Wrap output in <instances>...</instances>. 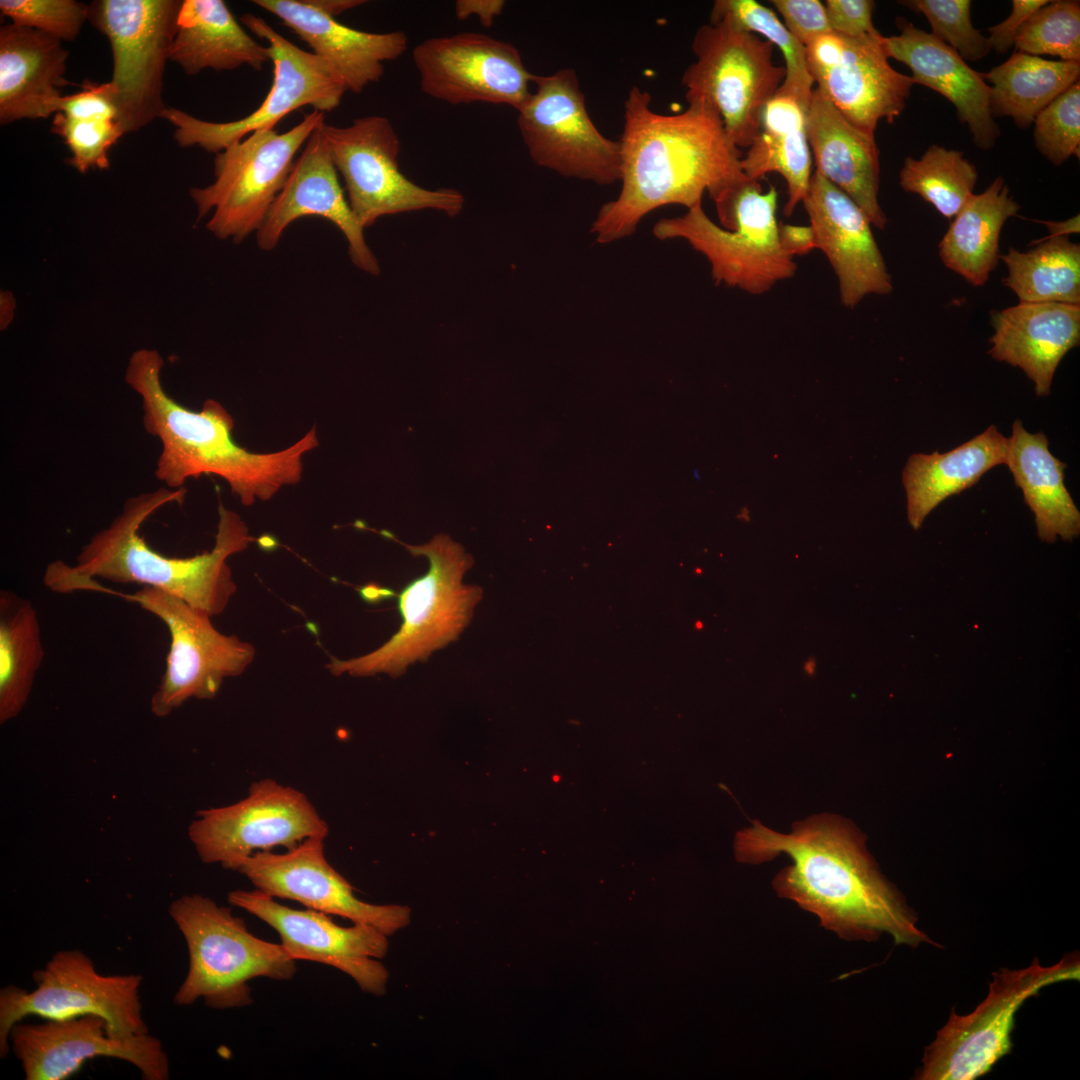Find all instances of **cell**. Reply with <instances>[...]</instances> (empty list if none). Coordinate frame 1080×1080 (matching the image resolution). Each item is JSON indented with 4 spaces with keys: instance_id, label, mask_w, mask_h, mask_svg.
I'll return each mask as SVG.
<instances>
[{
    "instance_id": "cell-1",
    "label": "cell",
    "mask_w": 1080,
    "mask_h": 1080,
    "mask_svg": "<svg viewBox=\"0 0 1080 1080\" xmlns=\"http://www.w3.org/2000/svg\"><path fill=\"white\" fill-rule=\"evenodd\" d=\"M751 823L736 834L737 860L760 864L789 856L792 864L775 876L773 888L817 916L825 929L846 941L871 942L887 934L897 945L934 944L849 821L824 813L796 822L789 834Z\"/></svg>"
},
{
    "instance_id": "cell-2",
    "label": "cell",
    "mask_w": 1080,
    "mask_h": 1080,
    "mask_svg": "<svg viewBox=\"0 0 1080 1080\" xmlns=\"http://www.w3.org/2000/svg\"><path fill=\"white\" fill-rule=\"evenodd\" d=\"M651 100L649 92L632 86L624 102L621 191L593 222L599 243L631 235L654 209L672 204L690 209L701 203L704 191L714 199L747 178L741 149L711 105L689 102L682 113L664 115L652 110Z\"/></svg>"
},
{
    "instance_id": "cell-3",
    "label": "cell",
    "mask_w": 1080,
    "mask_h": 1080,
    "mask_svg": "<svg viewBox=\"0 0 1080 1080\" xmlns=\"http://www.w3.org/2000/svg\"><path fill=\"white\" fill-rule=\"evenodd\" d=\"M163 366L157 350L138 349L129 358L124 379L141 398L145 431L161 443L154 474L166 488L179 489L188 479L216 475L242 505L250 506L301 480L304 456L319 445L315 427L285 449L250 452L234 442V420L220 402L207 399L193 411L170 397L161 382Z\"/></svg>"
},
{
    "instance_id": "cell-4",
    "label": "cell",
    "mask_w": 1080,
    "mask_h": 1080,
    "mask_svg": "<svg viewBox=\"0 0 1080 1080\" xmlns=\"http://www.w3.org/2000/svg\"><path fill=\"white\" fill-rule=\"evenodd\" d=\"M186 493L185 487H165L129 497L109 526L82 546L75 565L56 560L47 566L44 585L57 593H72L79 583L96 577L141 584L170 593L211 617L220 615L237 590L227 559L254 540L241 517L220 501L214 547L187 558L159 553L139 533L159 509L182 504Z\"/></svg>"
},
{
    "instance_id": "cell-5",
    "label": "cell",
    "mask_w": 1080,
    "mask_h": 1080,
    "mask_svg": "<svg viewBox=\"0 0 1080 1080\" xmlns=\"http://www.w3.org/2000/svg\"><path fill=\"white\" fill-rule=\"evenodd\" d=\"M402 545L413 556H425L428 571L397 595L402 618L399 630L374 651L348 660L330 657L332 675L354 677L405 674L415 662H425L437 650L456 641L472 620L483 597L482 587L463 583L473 566L472 556L446 534L422 545Z\"/></svg>"
},
{
    "instance_id": "cell-6",
    "label": "cell",
    "mask_w": 1080,
    "mask_h": 1080,
    "mask_svg": "<svg viewBox=\"0 0 1080 1080\" xmlns=\"http://www.w3.org/2000/svg\"><path fill=\"white\" fill-rule=\"evenodd\" d=\"M712 200L722 227L699 203L680 217L658 221L654 235L686 240L707 258L716 284L752 295L764 294L795 275L797 264L779 243L775 187L763 192L759 181L747 177Z\"/></svg>"
},
{
    "instance_id": "cell-7",
    "label": "cell",
    "mask_w": 1080,
    "mask_h": 1080,
    "mask_svg": "<svg viewBox=\"0 0 1080 1080\" xmlns=\"http://www.w3.org/2000/svg\"><path fill=\"white\" fill-rule=\"evenodd\" d=\"M169 914L189 953L187 975L174 996L177 1005L203 999L215 1009L247 1006L250 980H290L296 973V961L280 943L256 937L231 908L209 897L183 895L170 904Z\"/></svg>"
},
{
    "instance_id": "cell-8",
    "label": "cell",
    "mask_w": 1080,
    "mask_h": 1080,
    "mask_svg": "<svg viewBox=\"0 0 1080 1080\" xmlns=\"http://www.w3.org/2000/svg\"><path fill=\"white\" fill-rule=\"evenodd\" d=\"M692 51L696 59L681 80L687 102L711 105L730 140L739 149L750 147L763 109L786 74L773 61L774 45L722 20L697 29Z\"/></svg>"
},
{
    "instance_id": "cell-9",
    "label": "cell",
    "mask_w": 1080,
    "mask_h": 1080,
    "mask_svg": "<svg viewBox=\"0 0 1080 1080\" xmlns=\"http://www.w3.org/2000/svg\"><path fill=\"white\" fill-rule=\"evenodd\" d=\"M986 998L966 1015L952 1011L935 1039L924 1048L920 1080H974L987 1074L1012 1049L1015 1016L1023 1003L1043 988L1079 980L1078 954L1043 966L1037 958L1026 968H1002L992 974Z\"/></svg>"
},
{
    "instance_id": "cell-10",
    "label": "cell",
    "mask_w": 1080,
    "mask_h": 1080,
    "mask_svg": "<svg viewBox=\"0 0 1080 1080\" xmlns=\"http://www.w3.org/2000/svg\"><path fill=\"white\" fill-rule=\"evenodd\" d=\"M324 113L313 110L284 133L263 129L216 154L212 184L190 189L198 219L217 238L239 243L261 228L292 170L295 155Z\"/></svg>"
},
{
    "instance_id": "cell-11",
    "label": "cell",
    "mask_w": 1080,
    "mask_h": 1080,
    "mask_svg": "<svg viewBox=\"0 0 1080 1080\" xmlns=\"http://www.w3.org/2000/svg\"><path fill=\"white\" fill-rule=\"evenodd\" d=\"M119 596L138 604L159 618L168 628L170 648L166 668L153 693L150 709L156 717H166L191 698L212 699L227 677L242 674L255 656V648L234 635H224L211 623V616L165 591L142 586L125 594L99 584L84 582L80 591Z\"/></svg>"
},
{
    "instance_id": "cell-12",
    "label": "cell",
    "mask_w": 1080,
    "mask_h": 1080,
    "mask_svg": "<svg viewBox=\"0 0 1080 1080\" xmlns=\"http://www.w3.org/2000/svg\"><path fill=\"white\" fill-rule=\"evenodd\" d=\"M33 979L37 986L33 991L16 986L0 990L1 1058L10 1052L12 1027L31 1015L45 1020L96 1015L105 1020L108 1035L115 1038L148 1033L140 975H102L82 951L62 950L35 971Z\"/></svg>"
},
{
    "instance_id": "cell-13",
    "label": "cell",
    "mask_w": 1080,
    "mask_h": 1080,
    "mask_svg": "<svg viewBox=\"0 0 1080 1080\" xmlns=\"http://www.w3.org/2000/svg\"><path fill=\"white\" fill-rule=\"evenodd\" d=\"M179 0H97L88 4V21L110 42L117 121L124 133L136 132L166 106L162 99L165 65L177 31Z\"/></svg>"
},
{
    "instance_id": "cell-14",
    "label": "cell",
    "mask_w": 1080,
    "mask_h": 1080,
    "mask_svg": "<svg viewBox=\"0 0 1080 1080\" xmlns=\"http://www.w3.org/2000/svg\"><path fill=\"white\" fill-rule=\"evenodd\" d=\"M240 21L268 42L274 66L271 89L251 114L229 122H210L166 107L161 118L174 125V138L180 147L196 145L217 154L248 134L273 129L282 118L303 106L322 113L332 111L347 92L343 80L327 61L294 45L263 18L246 13Z\"/></svg>"
},
{
    "instance_id": "cell-15",
    "label": "cell",
    "mask_w": 1080,
    "mask_h": 1080,
    "mask_svg": "<svg viewBox=\"0 0 1080 1080\" xmlns=\"http://www.w3.org/2000/svg\"><path fill=\"white\" fill-rule=\"evenodd\" d=\"M323 130L348 203L364 229L386 215L433 209L454 217L462 211L465 199L458 190L423 188L401 172L400 140L388 118L359 117L346 127L324 123Z\"/></svg>"
},
{
    "instance_id": "cell-16",
    "label": "cell",
    "mask_w": 1080,
    "mask_h": 1080,
    "mask_svg": "<svg viewBox=\"0 0 1080 1080\" xmlns=\"http://www.w3.org/2000/svg\"><path fill=\"white\" fill-rule=\"evenodd\" d=\"M532 83L536 90L517 110V125L533 162L601 185L620 181L619 141L605 137L590 119L576 71L533 75Z\"/></svg>"
},
{
    "instance_id": "cell-17",
    "label": "cell",
    "mask_w": 1080,
    "mask_h": 1080,
    "mask_svg": "<svg viewBox=\"0 0 1080 1080\" xmlns=\"http://www.w3.org/2000/svg\"><path fill=\"white\" fill-rule=\"evenodd\" d=\"M328 830L304 793L264 778L236 803L197 811L188 837L203 863L237 871L256 852L290 850L308 838H326Z\"/></svg>"
},
{
    "instance_id": "cell-18",
    "label": "cell",
    "mask_w": 1080,
    "mask_h": 1080,
    "mask_svg": "<svg viewBox=\"0 0 1080 1080\" xmlns=\"http://www.w3.org/2000/svg\"><path fill=\"white\" fill-rule=\"evenodd\" d=\"M882 38L879 31L860 37L830 32L805 46L816 88L851 125L872 137L880 120L893 123L900 116L915 84L890 65Z\"/></svg>"
},
{
    "instance_id": "cell-19",
    "label": "cell",
    "mask_w": 1080,
    "mask_h": 1080,
    "mask_svg": "<svg viewBox=\"0 0 1080 1080\" xmlns=\"http://www.w3.org/2000/svg\"><path fill=\"white\" fill-rule=\"evenodd\" d=\"M421 90L452 105L488 103L519 110L534 74L518 49L487 34L431 37L412 52Z\"/></svg>"
},
{
    "instance_id": "cell-20",
    "label": "cell",
    "mask_w": 1080,
    "mask_h": 1080,
    "mask_svg": "<svg viewBox=\"0 0 1080 1080\" xmlns=\"http://www.w3.org/2000/svg\"><path fill=\"white\" fill-rule=\"evenodd\" d=\"M228 902L272 927L293 960L332 966L349 975L363 991L377 996L385 993L389 974L374 958L386 955L388 936L377 928L356 923L342 927L331 915L290 908L257 889L231 891Z\"/></svg>"
},
{
    "instance_id": "cell-21",
    "label": "cell",
    "mask_w": 1080,
    "mask_h": 1080,
    "mask_svg": "<svg viewBox=\"0 0 1080 1080\" xmlns=\"http://www.w3.org/2000/svg\"><path fill=\"white\" fill-rule=\"evenodd\" d=\"M10 1050L21 1062L27 1080H63L95 1057H111L134 1065L146 1080L169 1079V1062L162 1043L149 1033L115 1038L96 1015L41 1024L16 1023L9 1035Z\"/></svg>"
},
{
    "instance_id": "cell-22",
    "label": "cell",
    "mask_w": 1080,
    "mask_h": 1080,
    "mask_svg": "<svg viewBox=\"0 0 1080 1080\" xmlns=\"http://www.w3.org/2000/svg\"><path fill=\"white\" fill-rule=\"evenodd\" d=\"M322 837H311L285 853L256 852L238 870L255 887L274 898L299 902L307 909L371 925L387 936L406 927L410 909L375 905L354 895L351 884L327 861Z\"/></svg>"
},
{
    "instance_id": "cell-23",
    "label": "cell",
    "mask_w": 1080,
    "mask_h": 1080,
    "mask_svg": "<svg viewBox=\"0 0 1080 1080\" xmlns=\"http://www.w3.org/2000/svg\"><path fill=\"white\" fill-rule=\"evenodd\" d=\"M802 203L816 248L838 278L841 303L851 309L867 295L890 294L892 277L862 209L817 171Z\"/></svg>"
},
{
    "instance_id": "cell-24",
    "label": "cell",
    "mask_w": 1080,
    "mask_h": 1080,
    "mask_svg": "<svg viewBox=\"0 0 1080 1080\" xmlns=\"http://www.w3.org/2000/svg\"><path fill=\"white\" fill-rule=\"evenodd\" d=\"M324 123L320 122L313 130L300 156L295 159L284 187L256 233L258 246L272 250L292 222L304 216H320L343 233L352 262L359 269L378 275V261L368 247L364 228L339 183L338 171L325 139Z\"/></svg>"
},
{
    "instance_id": "cell-25",
    "label": "cell",
    "mask_w": 1080,
    "mask_h": 1080,
    "mask_svg": "<svg viewBox=\"0 0 1080 1080\" xmlns=\"http://www.w3.org/2000/svg\"><path fill=\"white\" fill-rule=\"evenodd\" d=\"M897 25L900 34L882 38L886 56L908 66L915 84L949 100L960 122L968 126L974 144L982 150L991 149L1000 129L990 111V86L984 75L933 34L904 18H898Z\"/></svg>"
},
{
    "instance_id": "cell-26",
    "label": "cell",
    "mask_w": 1080,
    "mask_h": 1080,
    "mask_svg": "<svg viewBox=\"0 0 1080 1080\" xmlns=\"http://www.w3.org/2000/svg\"><path fill=\"white\" fill-rule=\"evenodd\" d=\"M278 17L312 52L327 61L343 80L347 91L361 93L378 82L384 63L399 58L408 47L402 31L372 33L345 26L306 0H254Z\"/></svg>"
},
{
    "instance_id": "cell-27",
    "label": "cell",
    "mask_w": 1080,
    "mask_h": 1080,
    "mask_svg": "<svg viewBox=\"0 0 1080 1080\" xmlns=\"http://www.w3.org/2000/svg\"><path fill=\"white\" fill-rule=\"evenodd\" d=\"M989 355L1023 370L1037 396L1050 394L1055 371L1079 345L1080 305L1019 302L993 311Z\"/></svg>"
},
{
    "instance_id": "cell-28",
    "label": "cell",
    "mask_w": 1080,
    "mask_h": 1080,
    "mask_svg": "<svg viewBox=\"0 0 1080 1080\" xmlns=\"http://www.w3.org/2000/svg\"><path fill=\"white\" fill-rule=\"evenodd\" d=\"M806 128L816 171L848 195L871 225L883 230L887 217L878 201L880 163L875 137L851 125L816 87Z\"/></svg>"
},
{
    "instance_id": "cell-29",
    "label": "cell",
    "mask_w": 1080,
    "mask_h": 1080,
    "mask_svg": "<svg viewBox=\"0 0 1080 1080\" xmlns=\"http://www.w3.org/2000/svg\"><path fill=\"white\" fill-rule=\"evenodd\" d=\"M69 52L62 41L13 23L0 28V123L58 112Z\"/></svg>"
},
{
    "instance_id": "cell-30",
    "label": "cell",
    "mask_w": 1080,
    "mask_h": 1080,
    "mask_svg": "<svg viewBox=\"0 0 1080 1080\" xmlns=\"http://www.w3.org/2000/svg\"><path fill=\"white\" fill-rule=\"evenodd\" d=\"M809 103L781 85L765 105L759 133L741 160L751 180L773 172L784 178L788 199L783 214L787 217L805 198L812 176L806 128Z\"/></svg>"
},
{
    "instance_id": "cell-31",
    "label": "cell",
    "mask_w": 1080,
    "mask_h": 1080,
    "mask_svg": "<svg viewBox=\"0 0 1080 1080\" xmlns=\"http://www.w3.org/2000/svg\"><path fill=\"white\" fill-rule=\"evenodd\" d=\"M1005 465L1035 516L1037 535L1047 543L1080 534V512L1064 484L1066 464L1049 451L1043 432H1028L1021 420L1012 425Z\"/></svg>"
},
{
    "instance_id": "cell-32",
    "label": "cell",
    "mask_w": 1080,
    "mask_h": 1080,
    "mask_svg": "<svg viewBox=\"0 0 1080 1080\" xmlns=\"http://www.w3.org/2000/svg\"><path fill=\"white\" fill-rule=\"evenodd\" d=\"M1008 438L995 425L946 453L913 454L902 474L907 516L918 530L948 497L972 487L995 466L1005 464Z\"/></svg>"
},
{
    "instance_id": "cell-33",
    "label": "cell",
    "mask_w": 1080,
    "mask_h": 1080,
    "mask_svg": "<svg viewBox=\"0 0 1080 1080\" xmlns=\"http://www.w3.org/2000/svg\"><path fill=\"white\" fill-rule=\"evenodd\" d=\"M170 61L188 75L205 69L261 70L271 61L268 47L255 41L223 0H184L177 19Z\"/></svg>"
},
{
    "instance_id": "cell-34",
    "label": "cell",
    "mask_w": 1080,
    "mask_h": 1080,
    "mask_svg": "<svg viewBox=\"0 0 1080 1080\" xmlns=\"http://www.w3.org/2000/svg\"><path fill=\"white\" fill-rule=\"evenodd\" d=\"M1020 210L1003 177L973 194L939 243L945 266L973 286H982L999 261L1003 225Z\"/></svg>"
},
{
    "instance_id": "cell-35",
    "label": "cell",
    "mask_w": 1080,
    "mask_h": 1080,
    "mask_svg": "<svg viewBox=\"0 0 1080 1080\" xmlns=\"http://www.w3.org/2000/svg\"><path fill=\"white\" fill-rule=\"evenodd\" d=\"M990 83L992 117H1010L1019 128L1079 81L1080 61L1047 60L1015 51L1002 64L983 74Z\"/></svg>"
},
{
    "instance_id": "cell-36",
    "label": "cell",
    "mask_w": 1080,
    "mask_h": 1080,
    "mask_svg": "<svg viewBox=\"0 0 1080 1080\" xmlns=\"http://www.w3.org/2000/svg\"><path fill=\"white\" fill-rule=\"evenodd\" d=\"M45 652L36 609L11 590L0 591V723L25 707Z\"/></svg>"
},
{
    "instance_id": "cell-37",
    "label": "cell",
    "mask_w": 1080,
    "mask_h": 1080,
    "mask_svg": "<svg viewBox=\"0 0 1080 1080\" xmlns=\"http://www.w3.org/2000/svg\"><path fill=\"white\" fill-rule=\"evenodd\" d=\"M1033 249L1010 247L999 256L1008 268L1003 284L1019 302L1080 305V246L1068 236L1035 241Z\"/></svg>"
},
{
    "instance_id": "cell-38",
    "label": "cell",
    "mask_w": 1080,
    "mask_h": 1080,
    "mask_svg": "<svg viewBox=\"0 0 1080 1080\" xmlns=\"http://www.w3.org/2000/svg\"><path fill=\"white\" fill-rule=\"evenodd\" d=\"M978 178L973 163L961 151L933 144L919 158H905L899 184L919 195L944 217H955L972 197Z\"/></svg>"
},
{
    "instance_id": "cell-39",
    "label": "cell",
    "mask_w": 1080,
    "mask_h": 1080,
    "mask_svg": "<svg viewBox=\"0 0 1080 1080\" xmlns=\"http://www.w3.org/2000/svg\"><path fill=\"white\" fill-rule=\"evenodd\" d=\"M728 21L754 33L777 46L785 61L782 85L810 101L814 81L806 63V50L779 20L773 10L755 0H717L713 3L710 22Z\"/></svg>"
},
{
    "instance_id": "cell-40",
    "label": "cell",
    "mask_w": 1080,
    "mask_h": 1080,
    "mask_svg": "<svg viewBox=\"0 0 1080 1080\" xmlns=\"http://www.w3.org/2000/svg\"><path fill=\"white\" fill-rule=\"evenodd\" d=\"M1015 51L1038 56H1057L1064 61H1080V3L1076 0L1048 1L1019 29Z\"/></svg>"
},
{
    "instance_id": "cell-41",
    "label": "cell",
    "mask_w": 1080,
    "mask_h": 1080,
    "mask_svg": "<svg viewBox=\"0 0 1080 1080\" xmlns=\"http://www.w3.org/2000/svg\"><path fill=\"white\" fill-rule=\"evenodd\" d=\"M899 4L924 15L931 34L965 61L981 60L991 51L988 38L972 24L970 0H906Z\"/></svg>"
},
{
    "instance_id": "cell-42",
    "label": "cell",
    "mask_w": 1080,
    "mask_h": 1080,
    "mask_svg": "<svg viewBox=\"0 0 1080 1080\" xmlns=\"http://www.w3.org/2000/svg\"><path fill=\"white\" fill-rule=\"evenodd\" d=\"M1036 149L1053 165H1062L1080 152V84H1073L1034 120Z\"/></svg>"
},
{
    "instance_id": "cell-43",
    "label": "cell",
    "mask_w": 1080,
    "mask_h": 1080,
    "mask_svg": "<svg viewBox=\"0 0 1080 1080\" xmlns=\"http://www.w3.org/2000/svg\"><path fill=\"white\" fill-rule=\"evenodd\" d=\"M51 130L71 151L68 165L80 173L90 168L107 169L109 150L125 134L116 120L74 119L61 112L54 114Z\"/></svg>"
},
{
    "instance_id": "cell-44",
    "label": "cell",
    "mask_w": 1080,
    "mask_h": 1080,
    "mask_svg": "<svg viewBox=\"0 0 1080 1080\" xmlns=\"http://www.w3.org/2000/svg\"><path fill=\"white\" fill-rule=\"evenodd\" d=\"M0 12L61 41L74 40L88 20V5L75 0H1Z\"/></svg>"
},
{
    "instance_id": "cell-45",
    "label": "cell",
    "mask_w": 1080,
    "mask_h": 1080,
    "mask_svg": "<svg viewBox=\"0 0 1080 1080\" xmlns=\"http://www.w3.org/2000/svg\"><path fill=\"white\" fill-rule=\"evenodd\" d=\"M783 18V24L803 45L816 37L832 32L825 5L819 0H771Z\"/></svg>"
},
{
    "instance_id": "cell-46",
    "label": "cell",
    "mask_w": 1080,
    "mask_h": 1080,
    "mask_svg": "<svg viewBox=\"0 0 1080 1080\" xmlns=\"http://www.w3.org/2000/svg\"><path fill=\"white\" fill-rule=\"evenodd\" d=\"M80 86L81 91L62 96L59 101L58 112L74 119L117 121L115 92L110 81L106 83L85 81Z\"/></svg>"
},
{
    "instance_id": "cell-47",
    "label": "cell",
    "mask_w": 1080,
    "mask_h": 1080,
    "mask_svg": "<svg viewBox=\"0 0 1080 1080\" xmlns=\"http://www.w3.org/2000/svg\"><path fill=\"white\" fill-rule=\"evenodd\" d=\"M824 5L832 32L860 37L878 31L872 21V0H827Z\"/></svg>"
},
{
    "instance_id": "cell-48",
    "label": "cell",
    "mask_w": 1080,
    "mask_h": 1080,
    "mask_svg": "<svg viewBox=\"0 0 1080 1080\" xmlns=\"http://www.w3.org/2000/svg\"><path fill=\"white\" fill-rule=\"evenodd\" d=\"M1047 2V0H1013L1009 16L988 28L990 36L987 38L991 50L1000 54L1007 53L1014 46L1015 37L1022 25Z\"/></svg>"
},
{
    "instance_id": "cell-49",
    "label": "cell",
    "mask_w": 1080,
    "mask_h": 1080,
    "mask_svg": "<svg viewBox=\"0 0 1080 1080\" xmlns=\"http://www.w3.org/2000/svg\"><path fill=\"white\" fill-rule=\"evenodd\" d=\"M779 243L783 251L794 258L816 249L815 235L811 226L779 224Z\"/></svg>"
},
{
    "instance_id": "cell-50",
    "label": "cell",
    "mask_w": 1080,
    "mask_h": 1080,
    "mask_svg": "<svg viewBox=\"0 0 1080 1080\" xmlns=\"http://www.w3.org/2000/svg\"><path fill=\"white\" fill-rule=\"evenodd\" d=\"M505 7L503 0H457L454 5L455 16L460 21L476 17L485 27H491Z\"/></svg>"
},
{
    "instance_id": "cell-51",
    "label": "cell",
    "mask_w": 1080,
    "mask_h": 1080,
    "mask_svg": "<svg viewBox=\"0 0 1080 1080\" xmlns=\"http://www.w3.org/2000/svg\"><path fill=\"white\" fill-rule=\"evenodd\" d=\"M311 6L320 12L335 18L343 12L363 5V0H306Z\"/></svg>"
},
{
    "instance_id": "cell-52",
    "label": "cell",
    "mask_w": 1080,
    "mask_h": 1080,
    "mask_svg": "<svg viewBox=\"0 0 1080 1080\" xmlns=\"http://www.w3.org/2000/svg\"><path fill=\"white\" fill-rule=\"evenodd\" d=\"M361 598L368 603H379L393 597H397L396 591L384 588L377 583H368L359 589Z\"/></svg>"
},
{
    "instance_id": "cell-53",
    "label": "cell",
    "mask_w": 1080,
    "mask_h": 1080,
    "mask_svg": "<svg viewBox=\"0 0 1080 1080\" xmlns=\"http://www.w3.org/2000/svg\"><path fill=\"white\" fill-rule=\"evenodd\" d=\"M1045 224L1048 228L1049 235L1046 238H1053L1059 236H1068L1071 233L1079 232V215H1076L1065 221H1039Z\"/></svg>"
},
{
    "instance_id": "cell-54",
    "label": "cell",
    "mask_w": 1080,
    "mask_h": 1080,
    "mask_svg": "<svg viewBox=\"0 0 1080 1080\" xmlns=\"http://www.w3.org/2000/svg\"><path fill=\"white\" fill-rule=\"evenodd\" d=\"M803 670L809 676H812L816 672V661L814 658H808L803 665Z\"/></svg>"
}]
</instances>
